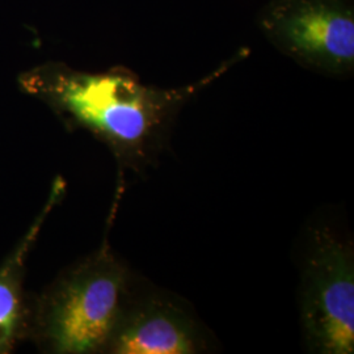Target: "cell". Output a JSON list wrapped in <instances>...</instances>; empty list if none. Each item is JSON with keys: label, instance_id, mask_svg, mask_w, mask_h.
I'll return each mask as SVG.
<instances>
[{"label": "cell", "instance_id": "6da1fadb", "mask_svg": "<svg viewBox=\"0 0 354 354\" xmlns=\"http://www.w3.org/2000/svg\"><path fill=\"white\" fill-rule=\"evenodd\" d=\"M248 54L241 48L209 75L177 88L145 84L124 67L86 73L55 64L21 76L20 84L67 125L104 142L120 162L140 165L160 150L181 108Z\"/></svg>", "mask_w": 354, "mask_h": 354}, {"label": "cell", "instance_id": "7a4b0ae2", "mask_svg": "<svg viewBox=\"0 0 354 354\" xmlns=\"http://www.w3.org/2000/svg\"><path fill=\"white\" fill-rule=\"evenodd\" d=\"M129 274L108 245L67 272L38 306V340L53 353L105 352L127 311Z\"/></svg>", "mask_w": 354, "mask_h": 354}, {"label": "cell", "instance_id": "8992f818", "mask_svg": "<svg viewBox=\"0 0 354 354\" xmlns=\"http://www.w3.org/2000/svg\"><path fill=\"white\" fill-rule=\"evenodd\" d=\"M64 192V180H55L45 207L29 227L23 241L0 266V353H8L26 329L28 311L23 279L26 259L37 241L48 215L61 200Z\"/></svg>", "mask_w": 354, "mask_h": 354}, {"label": "cell", "instance_id": "277c9868", "mask_svg": "<svg viewBox=\"0 0 354 354\" xmlns=\"http://www.w3.org/2000/svg\"><path fill=\"white\" fill-rule=\"evenodd\" d=\"M302 324L317 353H353V251L328 228L314 232L304 266Z\"/></svg>", "mask_w": 354, "mask_h": 354}, {"label": "cell", "instance_id": "5b68a950", "mask_svg": "<svg viewBox=\"0 0 354 354\" xmlns=\"http://www.w3.org/2000/svg\"><path fill=\"white\" fill-rule=\"evenodd\" d=\"M201 348L197 328L172 304L152 301L125 311L105 352L192 354Z\"/></svg>", "mask_w": 354, "mask_h": 354}, {"label": "cell", "instance_id": "3957f363", "mask_svg": "<svg viewBox=\"0 0 354 354\" xmlns=\"http://www.w3.org/2000/svg\"><path fill=\"white\" fill-rule=\"evenodd\" d=\"M257 26L297 64L328 75L353 73V0H269Z\"/></svg>", "mask_w": 354, "mask_h": 354}]
</instances>
